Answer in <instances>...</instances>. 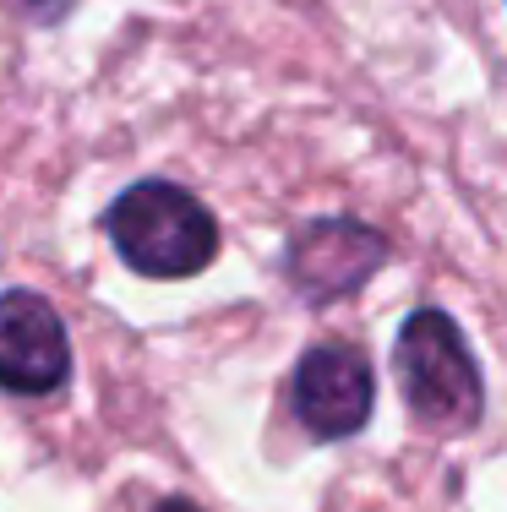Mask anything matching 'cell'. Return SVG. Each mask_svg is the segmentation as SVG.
Segmentation results:
<instances>
[{"label": "cell", "mask_w": 507, "mask_h": 512, "mask_svg": "<svg viewBox=\"0 0 507 512\" xmlns=\"http://www.w3.org/2000/svg\"><path fill=\"white\" fill-rule=\"evenodd\" d=\"M104 224L126 267L148 278H191L219 256V218L169 180H137L120 191Z\"/></svg>", "instance_id": "1"}, {"label": "cell", "mask_w": 507, "mask_h": 512, "mask_svg": "<svg viewBox=\"0 0 507 512\" xmlns=\"http://www.w3.org/2000/svg\"><path fill=\"white\" fill-rule=\"evenodd\" d=\"M295 414L317 442H344L371 420L377 376L371 360L349 344H311L295 365Z\"/></svg>", "instance_id": "3"}, {"label": "cell", "mask_w": 507, "mask_h": 512, "mask_svg": "<svg viewBox=\"0 0 507 512\" xmlns=\"http://www.w3.org/2000/svg\"><path fill=\"white\" fill-rule=\"evenodd\" d=\"M71 344L55 306L33 289H6L0 295V387L22 398H44L66 387Z\"/></svg>", "instance_id": "4"}, {"label": "cell", "mask_w": 507, "mask_h": 512, "mask_svg": "<svg viewBox=\"0 0 507 512\" xmlns=\"http://www.w3.org/2000/svg\"><path fill=\"white\" fill-rule=\"evenodd\" d=\"M382 256H388V240L371 224H355V218H317V224H306L289 240L284 267H289V284L322 306V300L355 295V289L382 267Z\"/></svg>", "instance_id": "5"}, {"label": "cell", "mask_w": 507, "mask_h": 512, "mask_svg": "<svg viewBox=\"0 0 507 512\" xmlns=\"http://www.w3.org/2000/svg\"><path fill=\"white\" fill-rule=\"evenodd\" d=\"M393 371L404 387V404L420 425L431 431H469L486 409V387H480V365L469 355L464 333L448 311H415L398 333Z\"/></svg>", "instance_id": "2"}, {"label": "cell", "mask_w": 507, "mask_h": 512, "mask_svg": "<svg viewBox=\"0 0 507 512\" xmlns=\"http://www.w3.org/2000/svg\"><path fill=\"white\" fill-rule=\"evenodd\" d=\"M153 512H202L197 502H186V496H169V502H159Z\"/></svg>", "instance_id": "6"}]
</instances>
